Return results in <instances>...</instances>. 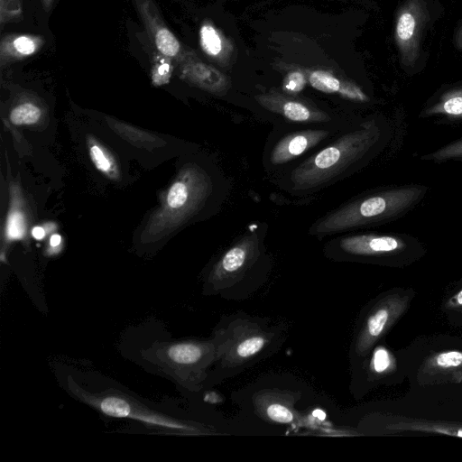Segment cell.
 Returning <instances> with one entry per match:
<instances>
[{"label": "cell", "instance_id": "25", "mask_svg": "<svg viewBox=\"0 0 462 462\" xmlns=\"http://www.w3.org/2000/svg\"><path fill=\"white\" fill-rule=\"evenodd\" d=\"M23 0H0V24L16 23L23 18Z\"/></svg>", "mask_w": 462, "mask_h": 462}, {"label": "cell", "instance_id": "21", "mask_svg": "<svg viewBox=\"0 0 462 462\" xmlns=\"http://www.w3.org/2000/svg\"><path fill=\"white\" fill-rule=\"evenodd\" d=\"M395 367V360L388 349L383 346L374 350L370 362V371L374 375H383Z\"/></svg>", "mask_w": 462, "mask_h": 462}, {"label": "cell", "instance_id": "14", "mask_svg": "<svg viewBox=\"0 0 462 462\" xmlns=\"http://www.w3.org/2000/svg\"><path fill=\"white\" fill-rule=\"evenodd\" d=\"M297 399L285 393L264 392L257 395L254 403L262 418L278 424H290L295 418L294 402Z\"/></svg>", "mask_w": 462, "mask_h": 462}, {"label": "cell", "instance_id": "12", "mask_svg": "<svg viewBox=\"0 0 462 462\" xmlns=\"http://www.w3.org/2000/svg\"><path fill=\"white\" fill-rule=\"evenodd\" d=\"M330 133L323 129H309L291 133L273 146L270 162L273 165L284 164L303 154L325 140Z\"/></svg>", "mask_w": 462, "mask_h": 462}, {"label": "cell", "instance_id": "13", "mask_svg": "<svg viewBox=\"0 0 462 462\" xmlns=\"http://www.w3.org/2000/svg\"><path fill=\"white\" fill-rule=\"evenodd\" d=\"M45 44V38L32 33H8L0 41V66L25 60L38 53Z\"/></svg>", "mask_w": 462, "mask_h": 462}, {"label": "cell", "instance_id": "2", "mask_svg": "<svg viewBox=\"0 0 462 462\" xmlns=\"http://www.w3.org/2000/svg\"><path fill=\"white\" fill-rule=\"evenodd\" d=\"M444 13L441 0H402L395 14L394 40L402 68L419 71L428 61L430 39Z\"/></svg>", "mask_w": 462, "mask_h": 462}, {"label": "cell", "instance_id": "11", "mask_svg": "<svg viewBox=\"0 0 462 462\" xmlns=\"http://www.w3.org/2000/svg\"><path fill=\"white\" fill-rule=\"evenodd\" d=\"M180 78L207 91L221 94L227 88L224 76L214 68L197 60L193 53L182 51L173 60Z\"/></svg>", "mask_w": 462, "mask_h": 462}, {"label": "cell", "instance_id": "28", "mask_svg": "<svg viewBox=\"0 0 462 462\" xmlns=\"http://www.w3.org/2000/svg\"><path fill=\"white\" fill-rule=\"evenodd\" d=\"M446 307L448 310H457L462 308V289L448 300Z\"/></svg>", "mask_w": 462, "mask_h": 462}, {"label": "cell", "instance_id": "8", "mask_svg": "<svg viewBox=\"0 0 462 462\" xmlns=\"http://www.w3.org/2000/svg\"><path fill=\"white\" fill-rule=\"evenodd\" d=\"M410 299L404 294H390L371 309L355 339L354 352L358 357L368 355L374 344L406 311Z\"/></svg>", "mask_w": 462, "mask_h": 462}, {"label": "cell", "instance_id": "15", "mask_svg": "<svg viewBox=\"0 0 462 462\" xmlns=\"http://www.w3.org/2000/svg\"><path fill=\"white\" fill-rule=\"evenodd\" d=\"M259 102L266 109L282 115L293 122L323 123L330 117L322 111L314 109L300 101L278 97H262Z\"/></svg>", "mask_w": 462, "mask_h": 462}, {"label": "cell", "instance_id": "29", "mask_svg": "<svg viewBox=\"0 0 462 462\" xmlns=\"http://www.w3.org/2000/svg\"><path fill=\"white\" fill-rule=\"evenodd\" d=\"M454 47L462 51V22L457 25L453 35Z\"/></svg>", "mask_w": 462, "mask_h": 462}, {"label": "cell", "instance_id": "3", "mask_svg": "<svg viewBox=\"0 0 462 462\" xmlns=\"http://www.w3.org/2000/svg\"><path fill=\"white\" fill-rule=\"evenodd\" d=\"M69 388L83 402L106 416L130 419L167 433L191 435L200 432L194 425L155 411L119 391L91 393L78 385L73 379L69 380Z\"/></svg>", "mask_w": 462, "mask_h": 462}, {"label": "cell", "instance_id": "10", "mask_svg": "<svg viewBox=\"0 0 462 462\" xmlns=\"http://www.w3.org/2000/svg\"><path fill=\"white\" fill-rule=\"evenodd\" d=\"M402 247L398 239L375 235H356L337 238L328 245L329 254L336 257L374 256L393 252Z\"/></svg>", "mask_w": 462, "mask_h": 462}, {"label": "cell", "instance_id": "27", "mask_svg": "<svg viewBox=\"0 0 462 462\" xmlns=\"http://www.w3.org/2000/svg\"><path fill=\"white\" fill-rule=\"evenodd\" d=\"M305 76L300 71L290 72L284 79L283 88L289 92H299L306 84Z\"/></svg>", "mask_w": 462, "mask_h": 462}, {"label": "cell", "instance_id": "16", "mask_svg": "<svg viewBox=\"0 0 462 462\" xmlns=\"http://www.w3.org/2000/svg\"><path fill=\"white\" fill-rule=\"evenodd\" d=\"M425 377H448L451 381H462V351L445 350L430 356L421 366Z\"/></svg>", "mask_w": 462, "mask_h": 462}, {"label": "cell", "instance_id": "5", "mask_svg": "<svg viewBox=\"0 0 462 462\" xmlns=\"http://www.w3.org/2000/svg\"><path fill=\"white\" fill-rule=\"evenodd\" d=\"M147 353L149 358L167 374L191 390H199L202 386L208 368L217 360L213 339L160 344Z\"/></svg>", "mask_w": 462, "mask_h": 462}, {"label": "cell", "instance_id": "31", "mask_svg": "<svg viewBox=\"0 0 462 462\" xmlns=\"http://www.w3.org/2000/svg\"><path fill=\"white\" fill-rule=\"evenodd\" d=\"M61 242V237L59 234H54L50 238V245L52 247H57Z\"/></svg>", "mask_w": 462, "mask_h": 462}, {"label": "cell", "instance_id": "30", "mask_svg": "<svg viewBox=\"0 0 462 462\" xmlns=\"http://www.w3.org/2000/svg\"><path fill=\"white\" fill-rule=\"evenodd\" d=\"M32 236L37 240H41L45 236V230L42 226H34L32 230Z\"/></svg>", "mask_w": 462, "mask_h": 462}, {"label": "cell", "instance_id": "9", "mask_svg": "<svg viewBox=\"0 0 462 462\" xmlns=\"http://www.w3.org/2000/svg\"><path fill=\"white\" fill-rule=\"evenodd\" d=\"M148 35V38L162 54L177 59L182 52L180 42L167 26L154 0H133Z\"/></svg>", "mask_w": 462, "mask_h": 462}, {"label": "cell", "instance_id": "23", "mask_svg": "<svg viewBox=\"0 0 462 462\" xmlns=\"http://www.w3.org/2000/svg\"><path fill=\"white\" fill-rule=\"evenodd\" d=\"M435 112L446 113L451 116L462 115V88L446 93L440 104L433 108Z\"/></svg>", "mask_w": 462, "mask_h": 462}, {"label": "cell", "instance_id": "17", "mask_svg": "<svg viewBox=\"0 0 462 462\" xmlns=\"http://www.w3.org/2000/svg\"><path fill=\"white\" fill-rule=\"evenodd\" d=\"M144 47L151 61L152 83L157 87L167 84L175 69L173 60L157 51L150 39Z\"/></svg>", "mask_w": 462, "mask_h": 462}, {"label": "cell", "instance_id": "20", "mask_svg": "<svg viewBox=\"0 0 462 462\" xmlns=\"http://www.w3.org/2000/svg\"><path fill=\"white\" fill-rule=\"evenodd\" d=\"M199 43L208 56H217L222 51V41L217 30L208 23L201 25L199 30Z\"/></svg>", "mask_w": 462, "mask_h": 462}, {"label": "cell", "instance_id": "4", "mask_svg": "<svg viewBox=\"0 0 462 462\" xmlns=\"http://www.w3.org/2000/svg\"><path fill=\"white\" fill-rule=\"evenodd\" d=\"M275 335L255 318H228L214 334L216 362L222 368L243 367L263 355L271 346Z\"/></svg>", "mask_w": 462, "mask_h": 462}, {"label": "cell", "instance_id": "18", "mask_svg": "<svg viewBox=\"0 0 462 462\" xmlns=\"http://www.w3.org/2000/svg\"><path fill=\"white\" fill-rule=\"evenodd\" d=\"M393 428L406 431H419L462 438V426L430 421H401Z\"/></svg>", "mask_w": 462, "mask_h": 462}, {"label": "cell", "instance_id": "7", "mask_svg": "<svg viewBox=\"0 0 462 462\" xmlns=\"http://www.w3.org/2000/svg\"><path fill=\"white\" fill-rule=\"evenodd\" d=\"M260 255L256 235L245 236L231 246L215 264L208 282L214 293L230 289L241 282Z\"/></svg>", "mask_w": 462, "mask_h": 462}, {"label": "cell", "instance_id": "6", "mask_svg": "<svg viewBox=\"0 0 462 462\" xmlns=\"http://www.w3.org/2000/svg\"><path fill=\"white\" fill-rule=\"evenodd\" d=\"M412 198L411 190L386 191L349 202L316 221L310 233L330 236L379 220L401 209Z\"/></svg>", "mask_w": 462, "mask_h": 462}, {"label": "cell", "instance_id": "26", "mask_svg": "<svg viewBox=\"0 0 462 462\" xmlns=\"http://www.w3.org/2000/svg\"><path fill=\"white\" fill-rule=\"evenodd\" d=\"M89 155L97 170L108 175L114 172L113 161L103 147L93 143L89 145Z\"/></svg>", "mask_w": 462, "mask_h": 462}, {"label": "cell", "instance_id": "24", "mask_svg": "<svg viewBox=\"0 0 462 462\" xmlns=\"http://www.w3.org/2000/svg\"><path fill=\"white\" fill-rule=\"evenodd\" d=\"M25 225L23 212L18 209H13L9 212L6 226L5 236L11 242L14 240H20L24 236Z\"/></svg>", "mask_w": 462, "mask_h": 462}, {"label": "cell", "instance_id": "19", "mask_svg": "<svg viewBox=\"0 0 462 462\" xmlns=\"http://www.w3.org/2000/svg\"><path fill=\"white\" fill-rule=\"evenodd\" d=\"M42 115V111L36 104L24 101L12 109L10 121L16 125H32L40 120Z\"/></svg>", "mask_w": 462, "mask_h": 462}, {"label": "cell", "instance_id": "32", "mask_svg": "<svg viewBox=\"0 0 462 462\" xmlns=\"http://www.w3.org/2000/svg\"><path fill=\"white\" fill-rule=\"evenodd\" d=\"M41 2H42V5L43 9L45 10V12H47V13L51 12L53 3H54V0H41Z\"/></svg>", "mask_w": 462, "mask_h": 462}, {"label": "cell", "instance_id": "22", "mask_svg": "<svg viewBox=\"0 0 462 462\" xmlns=\"http://www.w3.org/2000/svg\"><path fill=\"white\" fill-rule=\"evenodd\" d=\"M310 85L325 93H338L340 95L344 82L341 83L337 78L328 72L322 70L313 71L310 77Z\"/></svg>", "mask_w": 462, "mask_h": 462}, {"label": "cell", "instance_id": "1", "mask_svg": "<svg viewBox=\"0 0 462 462\" xmlns=\"http://www.w3.org/2000/svg\"><path fill=\"white\" fill-rule=\"evenodd\" d=\"M373 142L368 128L342 134L292 171L289 178L291 190L309 192L346 177Z\"/></svg>", "mask_w": 462, "mask_h": 462}]
</instances>
